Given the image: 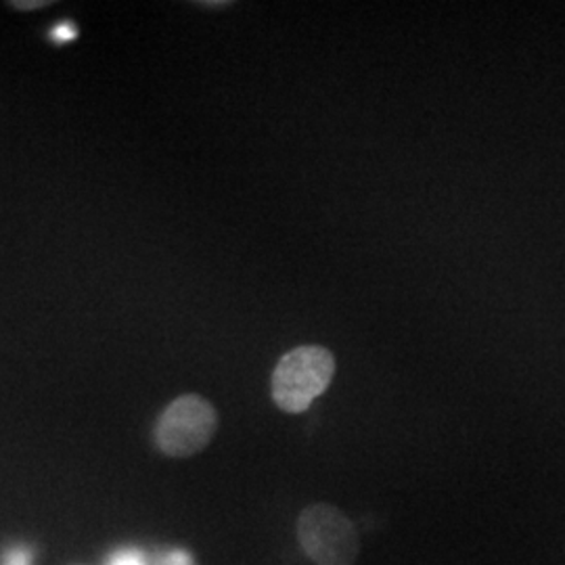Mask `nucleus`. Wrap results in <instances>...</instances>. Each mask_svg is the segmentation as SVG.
Returning a JSON list of instances; mask_svg holds the SVG:
<instances>
[{"instance_id": "f257e3e1", "label": "nucleus", "mask_w": 565, "mask_h": 565, "mask_svg": "<svg viewBox=\"0 0 565 565\" xmlns=\"http://www.w3.org/2000/svg\"><path fill=\"white\" fill-rule=\"evenodd\" d=\"M335 359L323 345H298L282 354L273 371L270 392L282 413L298 415L310 408L333 382Z\"/></svg>"}, {"instance_id": "f03ea898", "label": "nucleus", "mask_w": 565, "mask_h": 565, "mask_svg": "<svg viewBox=\"0 0 565 565\" xmlns=\"http://www.w3.org/2000/svg\"><path fill=\"white\" fill-rule=\"evenodd\" d=\"M218 429V413L198 394H182L168 404L153 429V440L166 457L186 459L202 452Z\"/></svg>"}, {"instance_id": "7ed1b4c3", "label": "nucleus", "mask_w": 565, "mask_h": 565, "mask_svg": "<svg viewBox=\"0 0 565 565\" xmlns=\"http://www.w3.org/2000/svg\"><path fill=\"white\" fill-rule=\"evenodd\" d=\"M298 541L317 565H354L361 553L359 530L343 511L323 503L300 513Z\"/></svg>"}, {"instance_id": "20e7f679", "label": "nucleus", "mask_w": 565, "mask_h": 565, "mask_svg": "<svg viewBox=\"0 0 565 565\" xmlns=\"http://www.w3.org/2000/svg\"><path fill=\"white\" fill-rule=\"evenodd\" d=\"M111 565H145V559L139 551H120L114 555Z\"/></svg>"}, {"instance_id": "39448f33", "label": "nucleus", "mask_w": 565, "mask_h": 565, "mask_svg": "<svg viewBox=\"0 0 565 565\" xmlns=\"http://www.w3.org/2000/svg\"><path fill=\"white\" fill-rule=\"evenodd\" d=\"M160 565H193V559H191V555L186 551L174 548V551L163 555L162 564Z\"/></svg>"}, {"instance_id": "423d86ee", "label": "nucleus", "mask_w": 565, "mask_h": 565, "mask_svg": "<svg viewBox=\"0 0 565 565\" xmlns=\"http://www.w3.org/2000/svg\"><path fill=\"white\" fill-rule=\"evenodd\" d=\"M51 4H53L51 0H13V2H9V7H13L18 11H36V9L51 7Z\"/></svg>"}, {"instance_id": "0eeeda50", "label": "nucleus", "mask_w": 565, "mask_h": 565, "mask_svg": "<svg viewBox=\"0 0 565 565\" xmlns=\"http://www.w3.org/2000/svg\"><path fill=\"white\" fill-rule=\"evenodd\" d=\"M32 562V557H30V553L25 551V548H13L4 559H2V565H30Z\"/></svg>"}, {"instance_id": "6e6552de", "label": "nucleus", "mask_w": 565, "mask_h": 565, "mask_svg": "<svg viewBox=\"0 0 565 565\" xmlns=\"http://www.w3.org/2000/svg\"><path fill=\"white\" fill-rule=\"evenodd\" d=\"M231 2H200V7H228Z\"/></svg>"}]
</instances>
